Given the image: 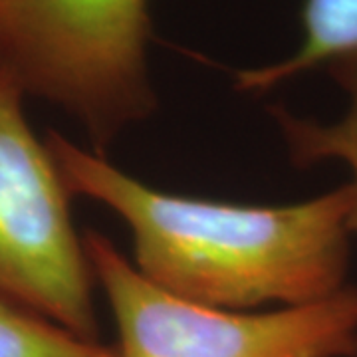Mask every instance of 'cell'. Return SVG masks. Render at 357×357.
<instances>
[{"label": "cell", "instance_id": "1", "mask_svg": "<svg viewBox=\"0 0 357 357\" xmlns=\"http://www.w3.org/2000/svg\"><path fill=\"white\" fill-rule=\"evenodd\" d=\"M46 145L68 192L126 222L131 262L167 292L252 312L318 302L347 286L349 183L302 203H225L149 187L56 131Z\"/></svg>", "mask_w": 357, "mask_h": 357}, {"label": "cell", "instance_id": "3", "mask_svg": "<svg viewBox=\"0 0 357 357\" xmlns=\"http://www.w3.org/2000/svg\"><path fill=\"white\" fill-rule=\"evenodd\" d=\"M84 246L117 330L115 357H357V288L272 310L206 306L149 282L105 234Z\"/></svg>", "mask_w": 357, "mask_h": 357}, {"label": "cell", "instance_id": "2", "mask_svg": "<svg viewBox=\"0 0 357 357\" xmlns=\"http://www.w3.org/2000/svg\"><path fill=\"white\" fill-rule=\"evenodd\" d=\"M149 0H0V76L60 107L98 153L155 112Z\"/></svg>", "mask_w": 357, "mask_h": 357}, {"label": "cell", "instance_id": "6", "mask_svg": "<svg viewBox=\"0 0 357 357\" xmlns=\"http://www.w3.org/2000/svg\"><path fill=\"white\" fill-rule=\"evenodd\" d=\"M328 72L347 98L345 114L340 119L324 123L294 115L284 107H272V115L296 165L340 161L351 171V227L357 232V54L330 64Z\"/></svg>", "mask_w": 357, "mask_h": 357}, {"label": "cell", "instance_id": "4", "mask_svg": "<svg viewBox=\"0 0 357 357\" xmlns=\"http://www.w3.org/2000/svg\"><path fill=\"white\" fill-rule=\"evenodd\" d=\"M24 98L0 76V298L98 340V284L74 227L72 195L26 119Z\"/></svg>", "mask_w": 357, "mask_h": 357}, {"label": "cell", "instance_id": "7", "mask_svg": "<svg viewBox=\"0 0 357 357\" xmlns=\"http://www.w3.org/2000/svg\"><path fill=\"white\" fill-rule=\"evenodd\" d=\"M0 357H115V351L0 298Z\"/></svg>", "mask_w": 357, "mask_h": 357}, {"label": "cell", "instance_id": "5", "mask_svg": "<svg viewBox=\"0 0 357 357\" xmlns=\"http://www.w3.org/2000/svg\"><path fill=\"white\" fill-rule=\"evenodd\" d=\"M357 54V0H304L302 42L294 54L274 64L236 72L234 88L262 93L316 68Z\"/></svg>", "mask_w": 357, "mask_h": 357}]
</instances>
